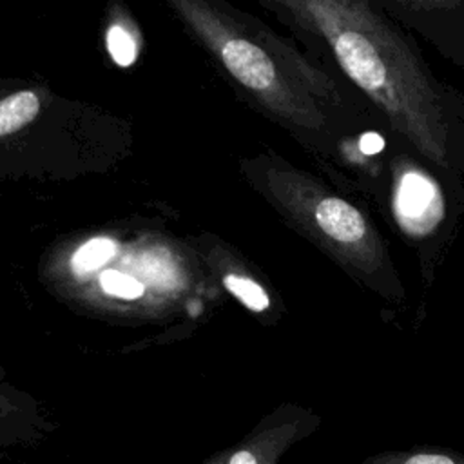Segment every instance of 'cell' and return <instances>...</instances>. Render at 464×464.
Wrapping results in <instances>:
<instances>
[{
  "instance_id": "1",
  "label": "cell",
  "mask_w": 464,
  "mask_h": 464,
  "mask_svg": "<svg viewBox=\"0 0 464 464\" xmlns=\"http://www.w3.org/2000/svg\"><path fill=\"white\" fill-rule=\"evenodd\" d=\"M288 7L417 156L442 176L457 172L462 116L417 45L377 4L308 0Z\"/></svg>"
},
{
  "instance_id": "2",
  "label": "cell",
  "mask_w": 464,
  "mask_h": 464,
  "mask_svg": "<svg viewBox=\"0 0 464 464\" xmlns=\"http://www.w3.org/2000/svg\"><path fill=\"white\" fill-rule=\"evenodd\" d=\"M277 192L308 237L352 279L388 301H402L404 286L388 246L362 208L301 172L281 176Z\"/></svg>"
},
{
  "instance_id": "3",
  "label": "cell",
  "mask_w": 464,
  "mask_h": 464,
  "mask_svg": "<svg viewBox=\"0 0 464 464\" xmlns=\"http://www.w3.org/2000/svg\"><path fill=\"white\" fill-rule=\"evenodd\" d=\"M390 212L402 237L417 246L433 243L448 223V199L439 179L408 154L392 161Z\"/></svg>"
},
{
  "instance_id": "4",
  "label": "cell",
  "mask_w": 464,
  "mask_h": 464,
  "mask_svg": "<svg viewBox=\"0 0 464 464\" xmlns=\"http://www.w3.org/2000/svg\"><path fill=\"white\" fill-rule=\"evenodd\" d=\"M321 417L310 410L285 404L266 415L246 437L216 451L198 464H279L286 451L312 435Z\"/></svg>"
},
{
  "instance_id": "5",
  "label": "cell",
  "mask_w": 464,
  "mask_h": 464,
  "mask_svg": "<svg viewBox=\"0 0 464 464\" xmlns=\"http://www.w3.org/2000/svg\"><path fill=\"white\" fill-rule=\"evenodd\" d=\"M51 430L34 402L0 390V457L36 446Z\"/></svg>"
},
{
  "instance_id": "6",
  "label": "cell",
  "mask_w": 464,
  "mask_h": 464,
  "mask_svg": "<svg viewBox=\"0 0 464 464\" xmlns=\"http://www.w3.org/2000/svg\"><path fill=\"white\" fill-rule=\"evenodd\" d=\"M362 464H464V455L453 450L420 446L404 451H381Z\"/></svg>"
},
{
  "instance_id": "7",
  "label": "cell",
  "mask_w": 464,
  "mask_h": 464,
  "mask_svg": "<svg viewBox=\"0 0 464 464\" xmlns=\"http://www.w3.org/2000/svg\"><path fill=\"white\" fill-rule=\"evenodd\" d=\"M40 111V98L33 91H18L0 102V136L27 125Z\"/></svg>"
},
{
  "instance_id": "8",
  "label": "cell",
  "mask_w": 464,
  "mask_h": 464,
  "mask_svg": "<svg viewBox=\"0 0 464 464\" xmlns=\"http://www.w3.org/2000/svg\"><path fill=\"white\" fill-rule=\"evenodd\" d=\"M114 252H116V246L111 239H105V237L91 239L74 254L72 268L78 274L92 272L100 268L105 261H109L114 256Z\"/></svg>"
},
{
  "instance_id": "9",
  "label": "cell",
  "mask_w": 464,
  "mask_h": 464,
  "mask_svg": "<svg viewBox=\"0 0 464 464\" xmlns=\"http://www.w3.org/2000/svg\"><path fill=\"white\" fill-rule=\"evenodd\" d=\"M225 285L246 308H250L254 312H263L270 306L268 294L254 279L232 274V276H227Z\"/></svg>"
},
{
  "instance_id": "10",
  "label": "cell",
  "mask_w": 464,
  "mask_h": 464,
  "mask_svg": "<svg viewBox=\"0 0 464 464\" xmlns=\"http://www.w3.org/2000/svg\"><path fill=\"white\" fill-rule=\"evenodd\" d=\"M100 285L102 288L116 297L121 299H136L143 294V286L141 283H138L136 279H132L130 276L120 274L116 270H107L100 276Z\"/></svg>"
},
{
  "instance_id": "11",
  "label": "cell",
  "mask_w": 464,
  "mask_h": 464,
  "mask_svg": "<svg viewBox=\"0 0 464 464\" xmlns=\"http://www.w3.org/2000/svg\"><path fill=\"white\" fill-rule=\"evenodd\" d=\"M107 49L112 56V60L121 65L127 67L134 62L136 58V44L134 38L121 27H112L107 34Z\"/></svg>"
},
{
  "instance_id": "12",
  "label": "cell",
  "mask_w": 464,
  "mask_h": 464,
  "mask_svg": "<svg viewBox=\"0 0 464 464\" xmlns=\"http://www.w3.org/2000/svg\"><path fill=\"white\" fill-rule=\"evenodd\" d=\"M353 143L357 147V154L362 156V158H372V156L381 154L384 150V145H386L382 134H379L375 130L361 132L359 136H355Z\"/></svg>"
}]
</instances>
